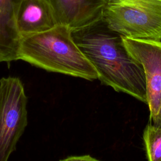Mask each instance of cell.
Returning <instances> with one entry per match:
<instances>
[{
  "instance_id": "cell-5",
  "label": "cell",
  "mask_w": 161,
  "mask_h": 161,
  "mask_svg": "<svg viewBox=\"0 0 161 161\" xmlns=\"http://www.w3.org/2000/svg\"><path fill=\"white\" fill-rule=\"evenodd\" d=\"M122 37L129 53L143 68L147 86V104L153 123L157 117L161 103V41Z\"/></svg>"
},
{
  "instance_id": "cell-10",
  "label": "cell",
  "mask_w": 161,
  "mask_h": 161,
  "mask_svg": "<svg viewBox=\"0 0 161 161\" xmlns=\"http://www.w3.org/2000/svg\"><path fill=\"white\" fill-rule=\"evenodd\" d=\"M62 160H85V161H94L97 160L96 158L91 157L89 155H80V156H70L65 158L62 159Z\"/></svg>"
},
{
  "instance_id": "cell-9",
  "label": "cell",
  "mask_w": 161,
  "mask_h": 161,
  "mask_svg": "<svg viewBox=\"0 0 161 161\" xmlns=\"http://www.w3.org/2000/svg\"><path fill=\"white\" fill-rule=\"evenodd\" d=\"M143 140L149 161H161V125L150 122L144 129Z\"/></svg>"
},
{
  "instance_id": "cell-6",
  "label": "cell",
  "mask_w": 161,
  "mask_h": 161,
  "mask_svg": "<svg viewBox=\"0 0 161 161\" xmlns=\"http://www.w3.org/2000/svg\"><path fill=\"white\" fill-rule=\"evenodd\" d=\"M58 25L72 30L85 27L100 19L105 0H47Z\"/></svg>"
},
{
  "instance_id": "cell-4",
  "label": "cell",
  "mask_w": 161,
  "mask_h": 161,
  "mask_svg": "<svg viewBox=\"0 0 161 161\" xmlns=\"http://www.w3.org/2000/svg\"><path fill=\"white\" fill-rule=\"evenodd\" d=\"M28 97L19 78L0 79V161H7L28 125Z\"/></svg>"
},
{
  "instance_id": "cell-1",
  "label": "cell",
  "mask_w": 161,
  "mask_h": 161,
  "mask_svg": "<svg viewBox=\"0 0 161 161\" xmlns=\"http://www.w3.org/2000/svg\"><path fill=\"white\" fill-rule=\"evenodd\" d=\"M72 36L103 84L147 104L143 68L129 53L121 35L111 30L101 18L72 30Z\"/></svg>"
},
{
  "instance_id": "cell-8",
  "label": "cell",
  "mask_w": 161,
  "mask_h": 161,
  "mask_svg": "<svg viewBox=\"0 0 161 161\" xmlns=\"http://www.w3.org/2000/svg\"><path fill=\"white\" fill-rule=\"evenodd\" d=\"M23 0H0V62L18 60L21 36L16 26V15Z\"/></svg>"
},
{
  "instance_id": "cell-2",
  "label": "cell",
  "mask_w": 161,
  "mask_h": 161,
  "mask_svg": "<svg viewBox=\"0 0 161 161\" xmlns=\"http://www.w3.org/2000/svg\"><path fill=\"white\" fill-rule=\"evenodd\" d=\"M18 60L48 72L98 79L95 68L75 42L72 30L64 25L22 37Z\"/></svg>"
},
{
  "instance_id": "cell-11",
  "label": "cell",
  "mask_w": 161,
  "mask_h": 161,
  "mask_svg": "<svg viewBox=\"0 0 161 161\" xmlns=\"http://www.w3.org/2000/svg\"><path fill=\"white\" fill-rule=\"evenodd\" d=\"M152 123L155 124V125H161V103H160V109H159V112L157 115V117Z\"/></svg>"
},
{
  "instance_id": "cell-7",
  "label": "cell",
  "mask_w": 161,
  "mask_h": 161,
  "mask_svg": "<svg viewBox=\"0 0 161 161\" xmlns=\"http://www.w3.org/2000/svg\"><path fill=\"white\" fill-rule=\"evenodd\" d=\"M16 23L21 38L47 31L58 25L47 0H23L16 13Z\"/></svg>"
},
{
  "instance_id": "cell-3",
  "label": "cell",
  "mask_w": 161,
  "mask_h": 161,
  "mask_svg": "<svg viewBox=\"0 0 161 161\" xmlns=\"http://www.w3.org/2000/svg\"><path fill=\"white\" fill-rule=\"evenodd\" d=\"M102 18L122 36L161 41V0H105Z\"/></svg>"
}]
</instances>
